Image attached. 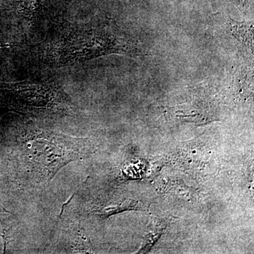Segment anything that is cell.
Returning a JSON list of instances; mask_svg holds the SVG:
<instances>
[{
  "label": "cell",
  "mask_w": 254,
  "mask_h": 254,
  "mask_svg": "<svg viewBox=\"0 0 254 254\" xmlns=\"http://www.w3.org/2000/svg\"><path fill=\"white\" fill-rule=\"evenodd\" d=\"M138 41L108 18L97 20L66 31L48 48L44 63L64 67L108 55L139 56Z\"/></svg>",
  "instance_id": "1"
},
{
  "label": "cell",
  "mask_w": 254,
  "mask_h": 254,
  "mask_svg": "<svg viewBox=\"0 0 254 254\" xmlns=\"http://www.w3.org/2000/svg\"><path fill=\"white\" fill-rule=\"evenodd\" d=\"M27 153L38 173L51 180L60 169L86 155V140L49 131L28 137Z\"/></svg>",
  "instance_id": "2"
},
{
  "label": "cell",
  "mask_w": 254,
  "mask_h": 254,
  "mask_svg": "<svg viewBox=\"0 0 254 254\" xmlns=\"http://www.w3.org/2000/svg\"><path fill=\"white\" fill-rule=\"evenodd\" d=\"M66 103V95L53 81L0 83V106L17 113H54Z\"/></svg>",
  "instance_id": "3"
},
{
  "label": "cell",
  "mask_w": 254,
  "mask_h": 254,
  "mask_svg": "<svg viewBox=\"0 0 254 254\" xmlns=\"http://www.w3.org/2000/svg\"><path fill=\"white\" fill-rule=\"evenodd\" d=\"M230 26L232 34L242 48L253 55V25L231 19Z\"/></svg>",
  "instance_id": "4"
},
{
  "label": "cell",
  "mask_w": 254,
  "mask_h": 254,
  "mask_svg": "<svg viewBox=\"0 0 254 254\" xmlns=\"http://www.w3.org/2000/svg\"><path fill=\"white\" fill-rule=\"evenodd\" d=\"M138 205H139V202L135 201L134 200H127L125 203L112 205V206L107 207L103 210H100L99 215L101 217L108 218L110 215L120 213V212L125 211V210H137Z\"/></svg>",
  "instance_id": "5"
},
{
  "label": "cell",
  "mask_w": 254,
  "mask_h": 254,
  "mask_svg": "<svg viewBox=\"0 0 254 254\" xmlns=\"http://www.w3.org/2000/svg\"><path fill=\"white\" fill-rule=\"evenodd\" d=\"M162 230L163 229H161V230H158V231L150 232L148 236L147 237L146 240H145V246L142 247L138 253H147L148 251L151 250L152 247L161 236L162 233H163V230Z\"/></svg>",
  "instance_id": "6"
},
{
  "label": "cell",
  "mask_w": 254,
  "mask_h": 254,
  "mask_svg": "<svg viewBox=\"0 0 254 254\" xmlns=\"http://www.w3.org/2000/svg\"><path fill=\"white\" fill-rule=\"evenodd\" d=\"M9 46V45L3 43L2 40H1V36H0V48H8Z\"/></svg>",
  "instance_id": "7"
},
{
  "label": "cell",
  "mask_w": 254,
  "mask_h": 254,
  "mask_svg": "<svg viewBox=\"0 0 254 254\" xmlns=\"http://www.w3.org/2000/svg\"><path fill=\"white\" fill-rule=\"evenodd\" d=\"M2 210H3V208H1V205H0V212H1V211H2Z\"/></svg>",
  "instance_id": "8"
}]
</instances>
